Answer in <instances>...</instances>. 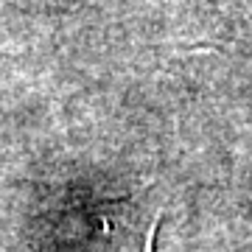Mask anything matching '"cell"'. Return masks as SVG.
I'll return each mask as SVG.
<instances>
[{"instance_id": "6da1fadb", "label": "cell", "mask_w": 252, "mask_h": 252, "mask_svg": "<svg viewBox=\"0 0 252 252\" xmlns=\"http://www.w3.org/2000/svg\"><path fill=\"white\" fill-rule=\"evenodd\" d=\"M157 230H160V210L149 219V224L143 227V233H109L107 241L101 244L98 252H154V241H157Z\"/></svg>"}]
</instances>
